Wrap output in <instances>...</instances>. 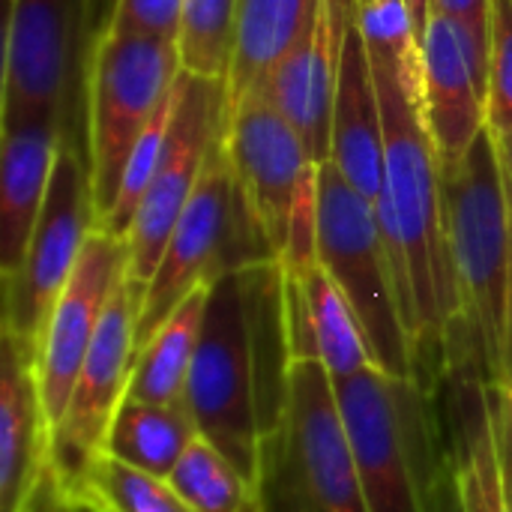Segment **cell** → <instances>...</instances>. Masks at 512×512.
I'll return each mask as SVG.
<instances>
[{"instance_id": "1", "label": "cell", "mask_w": 512, "mask_h": 512, "mask_svg": "<svg viewBox=\"0 0 512 512\" xmlns=\"http://www.w3.org/2000/svg\"><path fill=\"white\" fill-rule=\"evenodd\" d=\"M366 36V33H363ZM384 120V192L375 204L405 312L417 384H441L462 351V303L447 240L444 168L420 87L417 39L366 36Z\"/></svg>"}, {"instance_id": "2", "label": "cell", "mask_w": 512, "mask_h": 512, "mask_svg": "<svg viewBox=\"0 0 512 512\" xmlns=\"http://www.w3.org/2000/svg\"><path fill=\"white\" fill-rule=\"evenodd\" d=\"M291 369L282 261L213 279L183 402L198 435L255 486L264 444L285 417Z\"/></svg>"}, {"instance_id": "3", "label": "cell", "mask_w": 512, "mask_h": 512, "mask_svg": "<svg viewBox=\"0 0 512 512\" xmlns=\"http://www.w3.org/2000/svg\"><path fill=\"white\" fill-rule=\"evenodd\" d=\"M369 512H465L447 378L435 387L369 369L336 384Z\"/></svg>"}, {"instance_id": "4", "label": "cell", "mask_w": 512, "mask_h": 512, "mask_svg": "<svg viewBox=\"0 0 512 512\" xmlns=\"http://www.w3.org/2000/svg\"><path fill=\"white\" fill-rule=\"evenodd\" d=\"M444 216L462 303L459 363L474 366L489 387H501L512 330V204L489 129L444 168Z\"/></svg>"}, {"instance_id": "5", "label": "cell", "mask_w": 512, "mask_h": 512, "mask_svg": "<svg viewBox=\"0 0 512 512\" xmlns=\"http://www.w3.org/2000/svg\"><path fill=\"white\" fill-rule=\"evenodd\" d=\"M183 75L174 39L102 27L84 72V153L96 228L111 216L135 141Z\"/></svg>"}, {"instance_id": "6", "label": "cell", "mask_w": 512, "mask_h": 512, "mask_svg": "<svg viewBox=\"0 0 512 512\" xmlns=\"http://www.w3.org/2000/svg\"><path fill=\"white\" fill-rule=\"evenodd\" d=\"M264 512H369L336 381L315 360L291 369L288 405L261 453Z\"/></svg>"}, {"instance_id": "7", "label": "cell", "mask_w": 512, "mask_h": 512, "mask_svg": "<svg viewBox=\"0 0 512 512\" xmlns=\"http://www.w3.org/2000/svg\"><path fill=\"white\" fill-rule=\"evenodd\" d=\"M279 261L258 228L228 159L225 132L213 144L204 174L165 246V255L147 285L135 351L171 318V312L201 285H210L222 273L252 264Z\"/></svg>"}, {"instance_id": "8", "label": "cell", "mask_w": 512, "mask_h": 512, "mask_svg": "<svg viewBox=\"0 0 512 512\" xmlns=\"http://www.w3.org/2000/svg\"><path fill=\"white\" fill-rule=\"evenodd\" d=\"M318 264L354 306L375 369L414 381V348L375 207L345 183L333 162L321 165L318 180Z\"/></svg>"}, {"instance_id": "9", "label": "cell", "mask_w": 512, "mask_h": 512, "mask_svg": "<svg viewBox=\"0 0 512 512\" xmlns=\"http://www.w3.org/2000/svg\"><path fill=\"white\" fill-rule=\"evenodd\" d=\"M87 51L84 0H9L0 126L51 120L84 150Z\"/></svg>"}, {"instance_id": "10", "label": "cell", "mask_w": 512, "mask_h": 512, "mask_svg": "<svg viewBox=\"0 0 512 512\" xmlns=\"http://www.w3.org/2000/svg\"><path fill=\"white\" fill-rule=\"evenodd\" d=\"M93 228L96 210L87 156L81 147L63 141L24 261L9 279H3V336H9L33 363L48 318L66 291Z\"/></svg>"}, {"instance_id": "11", "label": "cell", "mask_w": 512, "mask_h": 512, "mask_svg": "<svg viewBox=\"0 0 512 512\" xmlns=\"http://www.w3.org/2000/svg\"><path fill=\"white\" fill-rule=\"evenodd\" d=\"M225 123H228V81L198 78L183 72L177 90V111L165 138L162 162L126 231V246H129L126 282L141 303L165 255V246L204 174L207 156L225 132Z\"/></svg>"}, {"instance_id": "12", "label": "cell", "mask_w": 512, "mask_h": 512, "mask_svg": "<svg viewBox=\"0 0 512 512\" xmlns=\"http://www.w3.org/2000/svg\"><path fill=\"white\" fill-rule=\"evenodd\" d=\"M225 147L237 186L273 255L282 261L294 204L318 162L309 159L300 132L258 87L228 102Z\"/></svg>"}, {"instance_id": "13", "label": "cell", "mask_w": 512, "mask_h": 512, "mask_svg": "<svg viewBox=\"0 0 512 512\" xmlns=\"http://www.w3.org/2000/svg\"><path fill=\"white\" fill-rule=\"evenodd\" d=\"M138 312L141 300L123 279L108 300L99 333L75 378L69 405L51 432V456L66 495L75 480L90 468V462L102 456L108 429L120 405L126 402L135 363Z\"/></svg>"}, {"instance_id": "14", "label": "cell", "mask_w": 512, "mask_h": 512, "mask_svg": "<svg viewBox=\"0 0 512 512\" xmlns=\"http://www.w3.org/2000/svg\"><path fill=\"white\" fill-rule=\"evenodd\" d=\"M126 267H129L126 240L102 228H93L66 291L60 294L48 318L36 354V381H39V396L51 432L69 405L81 363L99 333L111 294L126 279Z\"/></svg>"}, {"instance_id": "15", "label": "cell", "mask_w": 512, "mask_h": 512, "mask_svg": "<svg viewBox=\"0 0 512 512\" xmlns=\"http://www.w3.org/2000/svg\"><path fill=\"white\" fill-rule=\"evenodd\" d=\"M0 512H81L57 477L36 363L0 336Z\"/></svg>"}, {"instance_id": "16", "label": "cell", "mask_w": 512, "mask_h": 512, "mask_svg": "<svg viewBox=\"0 0 512 512\" xmlns=\"http://www.w3.org/2000/svg\"><path fill=\"white\" fill-rule=\"evenodd\" d=\"M420 87L441 168H450L486 129L489 45L462 21L432 12L420 39Z\"/></svg>"}, {"instance_id": "17", "label": "cell", "mask_w": 512, "mask_h": 512, "mask_svg": "<svg viewBox=\"0 0 512 512\" xmlns=\"http://www.w3.org/2000/svg\"><path fill=\"white\" fill-rule=\"evenodd\" d=\"M354 0H321L309 30L258 84L300 132L312 162H330L333 102Z\"/></svg>"}, {"instance_id": "18", "label": "cell", "mask_w": 512, "mask_h": 512, "mask_svg": "<svg viewBox=\"0 0 512 512\" xmlns=\"http://www.w3.org/2000/svg\"><path fill=\"white\" fill-rule=\"evenodd\" d=\"M285 303L294 363L315 360L336 384L375 369L354 306L321 264L285 270Z\"/></svg>"}, {"instance_id": "19", "label": "cell", "mask_w": 512, "mask_h": 512, "mask_svg": "<svg viewBox=\"0 0 512 512\" xmlns=\"http://www.w3.org/2000/svg\"><path fill=\"white\" fill-rule=\"evenodd\" d=\"M330 162L372 207L384 192V120L372 57L357 15L348 24L330 129Z\"/></svg>"}, {"instance_id": "20", "label": "cell", "mask_w": 512, "mask_h": 512, "mask_svg": "<svg viewBox=\"0 0 512 512\" xmlns=\"http://www.w3.org/2000/svg\"><path fill=\"white\" fill-rule=\"evenodd\" d=\"M63 147V129L51 120H33L3 129L0 150V279H9L42 216L54 165Z\"/></svg>"}, {"instance_id": "21", "label": "cell", "mask_w": 512, "mask_h": 512, "mask_svg": "<svg viewBox=\"0 0 512 512\" xmlns=\"http://www.w3.org/2000/svg\"><path fill=\"white\" fill-rule=\"evenodd\" d=\"M447 393L453 405L456 465L465 512H510L486 381L474 366L459 363L447 375Z\"/></svg>"}, {"instance_id": "22", "label": "cell", "mask_w": 512, "mask_h": 512, "mask_svg": "<svg viewBox=\"0 0 512 512\" xmlns=\"http://www.w3.org/2000/svg\"><path fill=\"white\" fill-rule=\"evenodd\" d=\"M321 0H237L228 102L255 90L309 30Z\"/></svg>"}, {"instance_id": "23", "label": "cell", "mask_w": 512, "mask_h": 512, "mask_svg": "<svg viewBox=\"0 0 512 512\" xmlns=\"http://www.w3.org/2000/svg\"><path fill=\"white\" fill-rule=\"evenodd\" d=\"M207 294H210V285L195 288L171 312V318L135 351L126 399L153 402V405L183 402L192 360H195L198 339H201Z\"/></svg>"}, {"instance_id": "24", "label": "cell", "mask_w": 512, "mask_h": 512, "mask_svg": "<svg viewBox=\"0 0 512 512\" xmlns=\"http://www.w3.org/2000/svg\"><path fill=\"white\" fill-rule=\"evenodd\" d=\"M195 438L201 435L186 402L153 405L126 399L108 429L102 453L120 459L129 468L168 480Z\"/></svg>"}, {"instance_id": "25", "label": "cell", "mask_w": 512, "mask_h": 512, "mask_svg": "<svg viewBox=\"0 0 512 512\" xmlns=\"http://www.w3.org/2000/svg\"><path fill=\"white\" fill-rule=\"evenodd\" d=\"M75 507L87 512H192L171 480L144 474L102 453L69 489Z\"/></svg>"}, {"instance_id": "26", "label": "cell", "mask_w": 512, "mask_h": 512, "mask_svg": "<svg viewBox=\"0 0 512 512\" xmlns=\"http://www.w3.org/2000/svg\"><path fill=\"white\" fill-rule=\"evenodd\" d=\"M168 480L192 512H264L261 489L204 438H195Z\"/></svg>"}, {"instance_id": "27", "label": "cell", "mask_w": 512, "mask_h": 512, "mask_svg": "<svg viewBox=\"0 0 512 512\" xmlns=\"http://www.w3.org/2000/svg\"><path fill=\"white\" fill-rule=\"evenodd\" d=\"M237 0H183L180 63L198 78H225L231 69Z\"/></svg>"}, {"instance_id": "28", "label": "cell", "mask_w": 512, "mask_h": 512, "mask_svg": "<svg viewBox=\"0 0 512 512\" xmlns=\"http://www.w3.org/2000/svg\"><path fill=\"white\" fill-rule=\"evenodd\" d=\"M486 129L495 138L512 132V0H492Z\"/></svg>"}, {"instance_id": "29", "label": "cell", "mask_w": 512, "mask_h": 512, "mask_svg": "<svg viewBox=\"0 0 512 512\" xmlns=\"http://www.w3.org/2000/svg\"><path fill=\"white\" fill-rule=\"evenodd\" d=\"M183 24V0H114V9L105 27L138 33V36H159V39H180Z\"/></svg>"}, {"instance_id": "30", "label": "cell", "mask_w": 512, "mask_h": 512, "mask_svg": "<svg viewBox=\"0 0 512 512\" xmlns=\"http://www.w3.org/2000/svg\"><path fill=\"white\" fill-rule=\"evenodd\" d=\"M432 12L462 21L480 42L489 45L492 33V0H432Z\"/></svg>"}, {"instance_id": "31", "label": "cell", "mask_w": 512, "mask_h": 512, "mask_svg": "<svg viewBox=\"0 0 512 512\" xmlns=\"http://www.w3.org/2000/svg\"><path fill=\"white\" fill-rule=\"evenodd\" d=\"M111 9H114V0H84V24H87V42L90 45L99 36V30L105 27Z\"/></svg>"}, {"instance_id": "32", "label": "cell", "mask_w": 512, "mask_h": 512, "mask_svg": "<svg viewBox=\"0 0 512 512\" xmlns=\"http://www.w3.org/2000/svg\"><path fill=\"white\" fill-rule=\"evenodd\" d=\"M402 3H405L408 18H411V24H414V36H417V42H420L423 33H426L429 15H432V0H402Z\"/></svg>"}, {"instance_id": "33", "label": "cell", "mask_w": 512, "mask_h": 512, "mask_svg": "<svg viewBox=\"0 0 512 512\" xmlns=\"http://www.w3.org/2000/svg\"><path fill=\"white\" fill-rule=\"evenodd\" d=\"M498 141V153H501V165H504V180H507V192H510L512 204V132L495 138Z\"/></svg>"}, {"instance_id": "34", "label": "cell", "mask_w": 512, "mask_h": 512, "mask_svg": "<svg viewBox=\"0 0 512 512\" xmlns=\"http://www.w3.org/2000/svg\"><path fill=\"white\" fill-rule=\"evenodd\" d=\"M504 384H512V330H510V354H507V381Z\"/></svg>"}, {"instance_id": "35", "label": "cell", "mask_w": 512, "mask_h": 512, "mask_svg": "<svg viewBox=\"0 0 512 512\" xmlns=\"http://www.w3.org/2000/svg\"><path fill=\"white\" fill-rule=\"evenodd\" d=\"M501 387H504V390H507V393L512 396V384H501Z\"/></svg>"}, {"instance_id": "36", "label": "cell", "mask_w": 512, "mask_h": 512, "mask_svg": "<svg viewBox=\"0 0 512 512\" xmlns=\"http://www.w3.org/2000/svg\"><path fill=\"white\" fill-rule=\"evenodd\" d=\"M510 512H512V501H510Z\"/></svg>"}, {"instance_id": "37", "label": "cell", "mask_w": 512, "mask_h": 512, "mask_svg": "<svg viewBox=\"0 0 512 512\" xmlns=\"http://www.w3.org/2000/svg\"><path fill=\"white\" fill-rule=\"evenodd\" d=\"M81 512H87V510H81Z\"/></svg>"}]
</instances>
